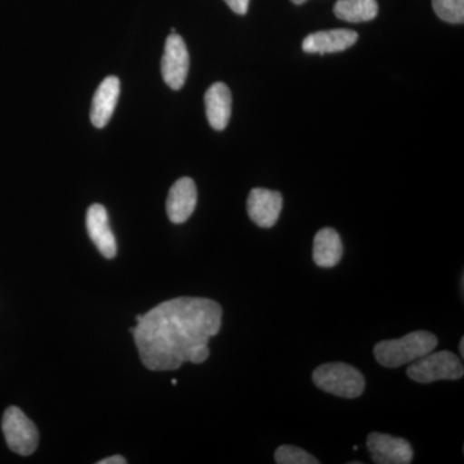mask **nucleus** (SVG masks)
Returning a JSON list of instances; mask_svg holds the SVG:
<instances>
[{
	"mask_svg": "<svg viewBox=\"0 0 464 464\" xmlns=\"http://www.w3.org/2000/svg\"><path fill=\"white\" fill-rule=\"evenodd\" d=\"M221 325L222 307L216 301L179 297L150 310L130 332L146 368L177 371L183 362H206L209 340Z\"/></svg>",
	"mask_w": 464,
	"mask_h": 464,
	"instance_id": "f257e3e1",
	"label": "nucleus"
},
{
	"mask_svg": "<svg viewBox=\"0 0 464 464\" xmlns=\"http://www.w3.org/2000/svg\"><path fill=\"white\" fill-rule=\"evenodd\" d=\"M438 343V338L432 333L417 331L398 340L382 341L375 344L374 357L382 366L399 368L431 353Z\"/></svg>",
	"mask_w": 464,
	"mask_h": 464,
	"instance_id": "f03ea898",
	"label": "nucleus"
},
{
	"mask_svg": "<svg viewBox=\"0 0 464 464\" xmlns=\"http://www.w3.org/2000/svg\"><path fill=\"white\" fill-rule=\"evenodd\" d=\"M313 381L324 392L338 398L356 399L365 390V378L362 372L344 362L320 365L314 371Z\"/></svg>",
	"mask_w": 464,
	"mask_h": 464,
	"instance_id": "7ed1b4c3",
	"label": "nucleus"
},
{
	"mask_svg": "<svg viewBox=\"0 0 464 464\" xmlns=\"http://www.w3.org/2000/svg\"><path fill=\"white\" fill-rule=\"evenodd\" d=\"M406 374L417 383H432L436 381H457L464 374L462 360L450 351L427 353L409 366Z\"/></svg>",
	"mask_w": 464,
	"mask_h": 464,
	"instance_id": "20e7f679",
	"label": "nucleus"
},
{
	"mask_svg": "<svg viewBox=\"0 0 464 464\" xmlns=\"http://www.w3.org/2000/svg\"><path fill=\"white\" fill-rule=\"evenodd\" d=\"M8 448L20 456H32L39 444V432L35 424L17 406H9L2 420Z\"/></svg>",
	"mask_w": 464,
	"mask_h": 464,
	"instance_id": "39448f33",
	"label": "nucleus"
},
{
	"mask_svg": "<svg viewBox=\"0 0 464 464\" xmlns=\"http://www.w3.org/2000/svg\"><path fill=\"white\" fill-rule=\"evenodd\" d=\"M190 69V56L185 41L179 34L172 33L167 38L163 58H161V75L168 87L174 91L181 90L188 79Z\"/></svg>",
	"mask_w": 464,
	"mask_h": 464,
	"instance_id": "423d86ee",
	"label": "nucleus"
},
{
	"mask_svg": "<svg viewBox=\"0 0 464 464\" xmlns=\"http://www.w3.org/2000/svg\"><path fill=\"white\" fill-rule=\"evenodd\" d=\"M366 447L374 463L409 464L413 459V449L409 441L386 433L372 432Z\"/></svg>",
	"mask_w": 464,
	"mask_h": 464,
	"instance_id": "0eeeda50",
	"label": "nucleus"
},
{
	"mask_svg": "<svg viewBox=\"0 0 464 464\" xmlns=\"http://www.w3.org/2000/svg\"><path fill=\"white\" fill-rule=\"evenodd\" d=\"M283 209V197L280 192L267 188H253L250 191L246 210L249 218L258 227L270 228L276 224Z\"/></svg>",
	"mask_w": 464,
	"mask_h": 464,
	"instance_id": "6e6552de",
	"label": "nucleus"
},
{
	"mask_svg": "<svg viewBox=\"0 0 464 464\" xmlns=\"http://www.w3.org/2000/svg\"><path fill=\"white\" fill-rule=\"evenodd\" d=\"M198 203L197 185L188 177L174 182L167 198V215L173 224H183L194 213Z\"/></svg>",
	"mask_w": 464,
	"mask_h": 464,
	"instance_id": "1a4fd4ad",
	"label": "nucleus"
},
{
	"mask_svg": "<svg viewBox=\"0 0 464 464\" xmlns=\"http://www.w3.org/2000/svg\"><path fill=\"white\" fill-rule=\"evenodd\" d=\"M359 35L353 30L334 29L310 34L302 43V50L306 53H337L356 44Z\"/></svg>",
	"mask_w": 464,
	"mask_h": 464,
	"instance_id": "9d476101",
	"label": "nucleus"
},
{
	"mask_svg": "<svg viewBox=\"0 0 464 464\" xmlns=\"http://www.w3.org/2000/svg\"><path fill=\"white\" fill-rule=\"evenodd\" d=\"M87 230L91 240L105 258L116 256V240L109 224L108 210L101 204H93L87 212Z\"/></svg>",
	"mask_w": 464,
	"mask_h": 464,
	"instance_id": "9b49d317",
	"label": "nucleus"
},
{
	"mask_svg": "<svg viewBox=\"0 0 464 464\" xmlns=\"http://www.w3.org/2000/svg\"><path fill=\"white\" fill-rule=\"evenodd\" d=\"M121 94V81L116 76H108L92 101L91 121L96 128H103L109 124L114 114L116 103Z\"/></svg>",
	"mask_w": 464,
	"mask_h": 464,
	"instance_id": "f8f14e48",
	"label": "nucleus"
},
{
	"mask_svg": "<svg viewBox=\"0 0 464 464\" xmlns=\"http://www.w3.org/2000/svg\"><path fill=\"white\" fill-rule=\"evenodd\" d=\"M206 112L210 127L216 130H224L231 118V92L225 83L210 85L207 91Z\"/></svg>",
	"mask_w": 464,
	"mask_h": 464,
	"instance_id": "ddd939ff",
	"label": "nucleus"
},
{
	"mask_svg": "<svg viewBox=\"0 0 464 464\" xmlns=\"http://www.w3.org/2000/svg\"><path fill=\"white\" fill-rule=\"evenodd\" d=\"M343 256V244L334 228H322L314 239V262L319 267L331 268L340 264Z\"/></svg>",
	"mask_w": 464,
	"mask_h": 464,
	"instance_id": "4468645a",
	"label": "nucleus"
},
{
	"mask_svg": "<svg viewBox=\"0 0 464 464\" xmlns=\"http://www.w3.org/2000/svg\"><path fill=\"white\" fill-rule=\"evenodd\" d=\"M334 14L347 23H368L378 16L377 0H338Z\"/></svg>",
	"mask_w": 464,
	"mask_h": 464,
	"instance_id": "2eb2a0df",
	"label": "nucleus"
},
{
	"mask_svg": "<svg viewBox=\"0 0 464 464\" xmlns=\"http://www.w3.org/2000/svg\"><path fill=\"white\" fill-rule=\"evenodd\" d=\"M432 5L435 14L445 23H463L464 0H432Z\"/></svg>",
	"mask_w": 464,
	"mask_h": 464,
	"instance_id": "dca6fc26",
	"label": "nucleus"
},
{
	"mask_svg": "<svg viewBox=\"0 0 464 464\" xmlns=\"http://www.w3.org/2000/svg\"><path fill=\"white\" fill-rule=\"evenodd\" d=\"M275 462L279 464H319L315 457L293 445H283L275 451Z\"/></svg>",
	"mask_w": 464,
	"mask_h": 464,
	"instance_id": "f3484780",
	"label": "nucleus"
},
{
	"mask_svg": "<svg viewBox=\"0 0 464 464\" xmlns=\"http://www.w3.org/2000/svg\"><path fill=\"white\" fill-rule=\"evenodd\" d=\"M228 5L237 14H246L248 12L250 0H225Z\"/></svg>",
	"mask_w": 464,
	"mask_h": 464,
	"instance_id": "a211bd4d",
	"label": "nucleus"
},
{
	"mask_svg": "<svg viewBox=\"0 0 464 464\" xmlns=\"http://www.w3.org/2000/svg\"><path fill=\"white\" fill-rule=\"evenodd\" d=\"M127 459L121 456H112L105 458V459L100 460L99 464H125Z\"/></svg>",
	"mask_w": 464,
	"mask_h": 464,
	"instance_id": "6ab92c4d",
	"label": "nucleus"
},
{
	"mask_svg": "<svg viewBox=\"0 0 464 464\" xmlns=\"http://www.w3.org/2000/svg\"><path fill=\"white\" fill-rule=\"evenodd\" d=\"M458 348H459V353H460V356H464V338H462V340H460L459 342V346H458Z\"/></svg>",
	"mask_w": 464,
	"mask_h": 464,
	"instance_id": "aec40b11",
	"label": "nucleus"
},
{
	"mask_svg": "<svg viewBox=\"0 0 464 464\" xmlns=\"http://www.w3.org/2000/svg\"><path fill=\"white\" fill-rule=\"evenodd\" d=\"M293 3H295V5H304V3H306L307 0H292Z\"/></svg>",
	"mask_w": 464,
	"mask_h": 464,
	"instance_id": "412c9836",
	"label": "nucleus"
},
{
	"mask_svg": "<svg viewBox=\"0 0 464 464\" xmlns=\"http://www.w3.org/2000/svg\"><path fill=\"white\" fill-rule=\"evenodd\" d=\"M142 317H143V315H137V316H136L137 323L141 322Z\"/></svg>",
	"mask_w": 464,
	"mask_h": 464,
	"instance_id": "4be33fe9",
	"label": "nucleus"
}]
</instances>
